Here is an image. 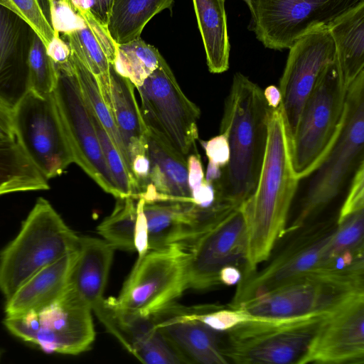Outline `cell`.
Here are the masks:
<instances>
[{
    "label": "cell",
    "instance_id": "4dcf8cb0",
    "mask_svg": "<svg viewBox=\"0 0 364 364\" xmlns=\"http://www.w3.org/2000/svg\"><path fill=\"white\" fill-rule=\"evenodd\" d=\"M68 60L75 73L86 103L92 109L98 121L119 150L132 177L127 151L112 113L103 99L95 76L70 50Z\"/></svg>",
    "mask_w": 364,
    "mask_h": 364
},
{
    "label": "cell",
    "instance_id": "74e56055",
    "mask_svg": "<svg viewBox=\"0 0 364 364\" xmlns=\"http://www.w3.org/2000/svg\"><path fill=\"white\" fill-rule=\"evenodd\" d=\"M14 109L0 100V141L16 139Z\"/></svg>",
    "mask_w": 364,
    "mask_h": 364
},
{
    "label": "cell",
    "instance_id": "836d02e7",
    "mask_svg": "<svg viewBox=\"0 0 364 364\" xmlns=\"http://www.w3.org/2000/svg\"><path fill=\"white\" fill-rule=\"evenodd\" d=\"M0 5L17 14L38 35L46 48L60 36L56 29V0H0Z\"/></svg>",
    "mask_w": 364,
    "mask_h": 364
},
{
    "label": "cell",
    "instance_id": "cb8c5ba5",
    "mask_svg": "<svg viewBox=\"0 0 364 364\" xmlns=\"http://www.w3.org/2000/svg\"><path fill=\"white\" fill-rule=\"evenodd\" d=\"M77 247L26 280L6 299L5 316L38 311L60 299L67 289Z\"/></svg>",
    "mask_w": 364,
    "mask_h": 364
},
{
    "label": "cell",
    "instance_id": "f1b7e54d",
    "mask_svg": "<svg viewBox=\"0 0 364 364\" xmlns=\"http://www.w3.org/2000/svg\"><path fill=\"white\" fill-rule=\"evenodd\" d=\"M134 88L132 82L117 73L113 64H111L107 106L112 113L127 153L129 144L142 138L147 130L136 99Z\"/></svg>",
    "mask_w": 364,
    "mask_h": 364
},
{
    "label": "cell",
    "instance_id": "83f0119b",
    "mask_svg": "<svg viewBox=\"0 0 364 364\" xmlns=\"http://www.w3.org/2000/svg\"><path fill=\"white\" fill-rule=\"evenodd\" d=\"M49 188L48 179L32 163L16 139L0 141V196Z\"/></svg>",
    "mask_w": 364,
    "mask_h": 364
},
{
    "label": "cell",
    "instance_id": "5b68a950",
    "mask_svg": "<svg viewBox=\"0 0 364 364\" xmlns=\"http://www.w3.org/2000/svg\"><path fill=\"white\" fill-rule=\"evenodd\" d=\"M347 90L336 57L307 98L289 143L293 168L299 180L311 176L333 146L341 128Z\"/></svg>",
    "mask_w": 364,
    "mask_h": 364
},
{
    "label": "cell",
    "instance_id": "52a82bcc",
    "mask_svg": "<svg viewBox=\"0 0 364 364\" xmlns=\"http://www.w3.org/2000/svg\"><path fill=\"white\" fill-rule=\"evenodd\" d=\"M326 314L243 321L226 331L224 354L240 364H298Z\"/></svg>",
    "mask_w": 364,
    "mask_h": 364
},
{
    "label": "cell",
    "instance_id": "484cf974",
    "mask_svg": "<svg viewBox=\"0 0 364 364\" xmlns=\"http://www.w3.org/2000/svg\"><path fill=\"white\" fill-rule=\"evenodd\" d=\"M345 84L364 70V2L345 12L328 26Z\"/></svg>",
    "mask_w": 364,
    "mask_h": 364
},
{
    "label": "cell",
    "instance_id": "f6af8a7d",
    "mask_svg": "<svg viewBox=\"0 0 364 364\" xmlns=\"http://www.w3.org/2000/svg\"><path fill=\"white\" fill-rule=\"evenodd\" d=\"M0 358H1V351H0Z\"/></svg>",
    "mask_w": 364,
    "mask_h": 364
},
{
    "label": "cell",
    "instance_id": "e575fe53",
    "mask_svg": "<svg viewBox=\"0 0 364 364\" xmlns=\"http://www.w3.org/2000/svg\"><path fill=\"white\" fill-rule=\"evenodd\" d=\"M29 90L41 96L53 94L58 68L40 38L33 33L28 55Z\"/></svg>",
    "mask_w": 364,
    "mask_h": 364
},
{
    "label": "cell",
    "instance_id": "ffe728a7",
    "mask_svg": "<svg viewBox=\"0 0 364 364\" xmlns=\"http://www.w3.org/2000/svg\"><path fill=\"white\" fill-rule=\"evenodd\" d=\"M34 31L0 5V100L14 109L29 90L28 55Z\"/></svg>",
    "mask_w": 364,
    "mask_h": 364
},
{
    "label": "cell",
    "instance_id": "f546056e",
    "mask_svg": "<svg viewBox=\"0 0 364 364\" xmlns=\"http://www.w3.org/2000/svg\"><path fill=\"white\" fill-rule=\"evenodd\" d=\"M173 0H113L107 30L117 45L138 39L146 23Z\"/></svg>",
    "mask_w": 364,
    "mask_h": 364
},
{
    "label": "cell",
    "instance_id": "30bf717a",
    "mask_svg": "<svg viewBox=\"0 0 364 364\" xmlns=\"http://www.w3.org/2000/svg\"><path fill=\"white\" fill-rule=\"evenodd\" d=\"M136 89L147 129L186 158L197 154L200 110L183 93L166 60Z\"/></svg>",
    "mask_w": 364,
    "mask_h": 364
},
{
    "label": "cell",
    "instance_id": "7402d4cb",
    "mask_svg": "<svg viewBox=\"0 0 364 364\" xmlns=\"http://www.w3.org/2000/svg\"><path fill=\"white\" fill-rule=\"evenodd\" d=\"M146 138L150 162L149 186L140 198L145 201L173 200L192 203L187 158L149 129Z\"/></svg>",
    "mask_w": 364,
    "mask_h": 364
},
{
    "label": "cell",
    "instance_id": "d6a6232c",
    "mask_svg": "<svg viewBox=\"0 0 364 364\" xmlns=\"http://www.w3.org/2000/svg\"><path fill=\"white\" fill-rule=\"evenodd\" d=\"M137 200L132 196L117 198L112 212L97 228L102 238L114 250L135 251Z\"/></svg>",
    "mask_w": 364,
    "mask_h": 364
},
{
    "label": "cell",
    "instance_id": "f35d334b",
    "mask_svg": "<svg viewBox=\"0 0 364 364\" xmlns=\"http://www.w3.org/2000/svg\"><path fill=\"white\" fill-rule=\"evenodd\" d=\"M188 180L190 191L205 181V175L200 155L191 154L187 157Z\"/></svg>",
    "mask_w": 364,
    "mask_h": 364
},
{
    "label": "cell",
    "instance_id": "e0dca14e",
    "mask_svg": "<svg viewBox=\"0 0 364 364\" xmlns=\"http://www.w3.org/2000/svg\"><path fill=\"white\" fill-rule=\"evenodd\" d=\"M364 363V293L327 314L298 364Z\"/></svg>",
    "mask_w": 364,
    "mask_h": 364
},
{
    "label": "cell",
    "instance_id": "603a6c76",
    "mask_svg": "<svg viewBox=\"0 0 364 364\" xmlns=\"http://www.w3.org/2000/svg\"><path fill=\"white\" fill-rule=\"evenodd\" d=\"M114 250L103 239L80 237L67 290L92 311L105 299Z\"/></svg>",
    "mask_w": 364,
    "mask_h": 364
},
{
    "label": "cell",
    "instance_id": "ee69618b",
    "mask_svg": "<svg viewBox=\"0 0 364 364\" xmlns=\"http://www.w3.org/2000/svg\"><path fill=\"white\" fill-rule=\"evenodd\" d=\"M245 4L247 5V6H250L251 0H242Z\"/></svg>",
    "mask_w": 364,
    "mask_h": 364
},
{
    "label": "cell",
    "instance_id": "d4e9b609",
    "mask_svg": "<svg viewBox=\"0 0 364 364\" xmlns=\"http://www.w3.org/2000/svg\"><path fill=\"white\" fill-rule=\"evenodd\" d=\"M189 208V203L181 200H144L149 250L176 243L188 245L196 238Z\"/></svg>",
    "mask_w": 364,
    "mask_h": 364
},
{
    "label": "cell",
    "instance_id": "8fae6325",
    "mask_svg": "<svg viewBox=\"0 0 364 364\" xmlns=\"http://www.w3.org/2000/svg\"><path fill=\"white\" fill-rule=\"evenodd\" d=\"M364 0H251L249 29L264 48L289 49L299 38Z\"/></svg>",
    "mask_w": 364,
    "mask_h": 364
},
{
    "label": "cell",
    "instance_id": "1f68e13d",
    "mask_svg": "<svg viewBox=\"0 0 364 364\" xmlns=\"http://www.w3.org/2000/svg\"><path fill=\"white\" fill-rule=\"evenodd\" d=\"M164 61L156 48L139 38L117 45L113 65L117 72L129 79L136 88Z\"/></svg>",
    "mask_w": 364,
    "mask_h": 364
},
{
    "label": "cell",
    "instance_id": "9a60e30c",
    "mask_svg": "<svg viewBox=\"0 0 364 364\" xmlns=\"http://www.w3.org/2000/svg\"><path fill=\"white\" fill-rule=\"evenodd\" d=\"M289 50L278 87L290 143L307 98L323 70L336 59V48L327 26H322L297 39Z\"/></svg>",
    "mask_w": 364,
    "mask_h": 364
},
{
    "label": "cell",
    "instance_id": "4316f807",
    "mask_svg": "<svg viewBox=\"0 0 364 364\" xmlns=\"http://www.w3.org/2000/svg\"><path fill=\"white\" fill-rule=\"evenodd\" d=\"M225 0H193L210 73L219 74L229 68L230 44Z\"/></svg>",
    "mask_w": 364,
    "mask_h": 364
},
{
    "label": "cell",
    "instance_id": "5bb4252c",
    "mask_svg": "<svg viewBox=\"0 0 364 364\" xmlns=\"http://www.w3.org/2000/svg\"><path fill=\"white\" fill-rule=\"evenodd\" d=\"M336 220L311 225L260 271L242 277L230 307L237 309L297 277L315 271L336 230Z\"/></svg>",
    "mask_w": 364,
    "mask_h": 364
},
{
    "label": "cell",
    "instance_id": "277c9868",
    "mask_svg": "<svg viewBox=\"0 0 364 364\" xmlns=\"http://www.w3.org/2000/svg\"><path fill=\"white\" fill-rule=\"evenodd\" d=\"M79 240L49 201L39 198L0 252V291L5 299L36 272L77 249Z\"/></svg>",
    "mask_w": 364,
    "mask_h": 364
},
{
    "label": "cell",
    "instance_id": "8992f818",
    "mask_svg": "<svg viewBox=\"0 0 364 364\" xmlns=\"http://www.w3.org/2000/svg\"><path fill=\"white\" fill-rule=\"evenodd\" d=\"M188 245L172 244L149 250L138 259L117 298L108 300L117 308L141 316L167 309L189 289Z\"/></svg>",
    "mask_w": 364,
    "mask_h": 364
},
{
    "label": "cell",
    "instance_id": "60d3db41",
    "mask_svg": "<svg viewBox=\"0 0 364 364\" xmlns=\"http://www.w3.org/2000/svg\"><path fill=\"white\" fill-rule=\"evenodd\" d=\"M242 274L238 267L228 265L223 268L219 273L220 284L228 286L237 284L242 279Z\"/></svg>",
    "mask_w": 364,
    "mask_h": 364
},
{
    "label": "cell",
    "instance_id": "d6986e66",
    "mask_svg": "<svg viewBox=\"0 0 364 364\" xmlns=\"http://www.w3.org/2000/svg\"><path fill=\"white\" fill-rule=\"evenodd\" d=\"M154 317L157 329L182 356L185 363L228 362L218 332L193 317L188 307L174 303Z\"/></svg>",
    "mask_w": 364,
    "mask_h": 364
},
{
    "label": "cell",
    "instance_id": "9c48e42d",
    "mask_svg": "<svg viewBox=\"0 0 364 364\" xmlns=\"http://www.w3.org/2000/svg\"><path fill=\"white\" fill-rule=\"evenodd\" d=\"M92 311L66 289L53 304L5 316L3 324L12 335L45 353L75 355L88 350L95 341Z\"/></svg>",
    "mask_w": 364,
    "mask_h": 364
},
{
    "label": "cell",
    "instance_id": "ac0fdd59",
    "mask_svg": "<svg viewBox=\"0 0 364 364\" xmlns=\"http://www.w3.org/2000/svg\"><path fill=\"white\" fill-rule=\"evenodd\" d=\"M106 330L136 358L147 364L185 363L156 326L154 316H141L115 307L105 299L92 311Z\"/></svg>",
    "mask_w": 364,
    "mask_h": 364
},
{
    "label": "cell",
    "instance_id": "8d00e7d4",
    "mask_svg": "<svg viewBox=\"0 0 364 364\" xmlns=\"http://www.w3.org/2000/svg\"><path fill=\"white\" fill-rule=\"evenodd\" d=\"M205 149L208 164L220 168H224L230 158L228 139L222 134L200 142Z\"/></svg>",
    "mask_w": 364,
    "mask_h": 364
},
{
    "label": "cell",
    "instance_id": "7c38bea8",
    "mask_svg": "<svg viewBox=\"0 0 364 364\" xmlns=\"http://www.w3.org/2000/svg\"><path fill=\"white\" fill-rule=\"evenodd\" d=\"M14 125L17 141L48 180L75 163L53 94L29 90L14 108Z\"/></svg>",
    "mask_w": 364,
    "mask_h": 364
},
{
    "label": "cell",
    "instance_id": "7a4b0ae2",
    "mask_svg": "<svg viewBox=\"0 0 364 364\" xmlns=\"http://www.w3.org/2000/svg\"><path fill=\"white\" fill-rule=\"evenodd\" d=\"M271 107L261 87L235 73L227 96L220 134L228 139L230 158L213 183L217 196L238 207L255 192L262 168Z\"/></svg>",
    "mask_w": 364,
    "mask_h": 364
},
{
    "label": "cell",
    "instance_id": "ab89813d",
    "mask_svg": "<svg viewBox=\"0 0 364 364\" xmlns=\"http://www.w3.org/2000/svg\"><path fill=\"white\" fill-rule=\"evenodd\" d=\"M113 0H88L87 11L102 26L107 27Z\"/></svg>",
    "mask_w": 364,
    "mask_h": 364
},
{
    "label": "cell",
    "instance_id": "d590c367",
    "mask_svg": "<svg viewBox=\"0 0 364 364\" xmlns=\"http://www.w3.org/2000/svg\"><path fill=\"white\" fill-rule=\"evenodd\" d=\"M86 105L96 130L106 164L121 196L135 198L134 181L119 150L98 121L92 109L87 103Z\"/></svg>",
    "mask_w": 364,
    "mask_h": 364
},
{
    "label": "cell",
    "instance_id": "6da1fadb",
    "mask_svg": "<svg viewBox=\"0 0 364 364\" xmlns=\"http://www.w3.org/2000/svg\"><path fill=\"white\" fill-rule=\"evenodd\" d=\"M299 181L293 168L279 105L269 111L266 149L257 187L241 205L247 235L244 276L267 259L277 241L284 235Z\"/></svg>",
    "mask_w": 364,
    "mask_h": 364
},
{
    "label": "cell",
    "instance_id": "44dd1931",
    "mask_svg": "<svg viewBox=\"0 0 364 364\" xmlns=\"http://www.w3.org/2000/svg\"><path fill=\"white\" fill-rule=\"evenodd\" d=\"M81 22L63 31L70 50L95 76L106 104L109 97V68L114 63L117 45L107 28L99 23L87 10L78 11Z\"/></svg>",
    "mask_w": 364,
    "mask_h": 364
},
{
    "label": "cell",
    "instance_id": "7bdbcfd3",
    "mask_svg": "<svg viewBox=\"0 0 364 364\" xmlns=\"http://www.w3.org/2000/svg\"><path fill=\"white\" fill-rule=\"evenodd\" d=\"M56 1L60 6L66 8L75 14L88 9V0H57Z\"/></svg>",
    "mask_w": 364,
    "mask_h": 364
},
{
    "label": "cell",
    "instance_id": "4fadbf2b",
    "mask_svg": "<svg viewBox=\"0 0 364 364\" xmlns=\"http://www.w3.org/2000/svg\"><path fill=\"white\" fill-rule=\"evenodd\" d=\"M56 66L58 78L53 95L75 164L106 193L116 198L122 197L106 164L96 130L69 60Z\"/></svg>",
    "mask_w": 364,
    "mask_h": 364
},
{
    "label": "cell",
    "instance_id": "3957f363",
    "mask_svg": "<svg viewBox=\"0 0 364 364\" xmlns=\"http://www.w3.org/2000/svg\"><path fill=\"white\" fill-rule=\"evenodd\" d=\"M364 70L348 85L341 125L323 161L311 174L299 210L284 235L309 225L341 193L363 160Z\"/></svg>",
    "mask_w": 364,
    "mask_h": 364
},
{
    "label": "cell",
    "instance_id": "b9f144b4",
    "mask_svg": "<svg viewBox=\"0 0 364 364\" xmlns=\"http://www.w3.org/2000/svg\"><path fill=\"white\" fill-rule=\"evenodd\" d=\"M264 98L271 108H277L281 104L282 95L279 88L275 85H269L263 90Z\"/></svg>",
    "mask_w": 364,
    "mask_h": 364
},
{
    "label": "cell",
    "instance_id": "2e32d148",
    "mask_svg": "<svg viewBox=\"0 0 364 364\" xmlns=\"http://www.w3.org/2000/svg\"><path fill=\"white\" fill-rule=\"evenodd\" d=\"M241 205L188 246L189 289L205 290L220 284L223 268L242 263L245 266L247 235Z\"/></svg>",
    "mask_w": 364,
    "mask_h": 364
},
{
    "label": "cell",
    "instance_id": "ba28073f",
    "mask_svg": "<svg viewBox=\"0 0 364 364\" xmlns=\"http://www.w3.org/2000/svg\"><path fill=\"white\" fill-rule=\"evenodd\" d=\"M364 293V277L310 272L237 309L253 318L287 319L326 314Z\"/></svg>",
    "mask_w": 364,
    "mask_h": 364
}]
</instances>
